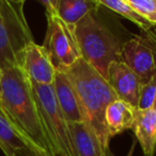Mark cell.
Here are the masks:
<instances>
[{
  "instance_id": "8992f818",
  "label": "cell",
  "mask_w": 156,
  "mask_h": 156,
  "mask_svg": "<svg viewBox=\"0 0 156 156\" xmlns=\"http://www.w3.org/2000/svg\"><path fill=\"white\" fill-rule=\"evenodd\" d=\"M45 8L47 30L43 47L48 52L56 69H64L81 58L76 42L74 27L69 26L57 15L58 0L41 1Z\"/></svg>"
},
{
  "instance_id": "5b68a950",
  "label": "cell",
  "mask_w": 156,
  "mask_h": 156,
  "mask_svg": "<svg viewBox=\"0 0 156 156\" xmlns=\"http://www.w3.org/2000/svg\"><path fill=\"white\" fill-rule=\"evenodd\" d=\"M33 95L44 130L55 156H77L69 126L58 105L52 85L31 81Z\"/></svg>"
},
{
  "instance_id": "5bb4252c",
  "label": "cell",
  "mask_w": 156,
  "mask_h": 156,
  "mask_svg": "<svg viewBox=\"0 0 156 156\" xmlns=\"http://www.w3.org/2000/svg\"><path fill=\"white\" fill-rule=\"evenodd\" d=\"M98 1L88 0H58L57 15L69 26L74 27L89 13L98 10Z\"/></svg>"
},
{
  "instance_id": "7a4b0ae2",
  "label": "cell",
  "mask_w": 156,
  "mask_h": 156,
  "mask_svg": "<svg viewBox=\"0 0 156 156\" xmlns=\"http://www.w3.org/2000/svg\"><path fill=\"white\" fill-rule=\"evenodd\" d=\"M65 72L75 89L85 123L95 134L104 150L109 147V138L105 126V111L112 101L117 100L108 81L83 59H79Z\"/></svg>"
},
{
  "instance_id": "e0dca14e",
  "label": "cell",
  "mask_w": 156,
  "mask_h": 156,
  "mask_svg": "<svg viewBox=\"0 0 156 156\" xmlns=\"http://www.w3.org/2000/svg\"><path fill=\"white\" fill-rule=\"evenodd\" d=\"M155 98H156V74L147 83L141 86L137 108L140 109V110H147V109L153 108Z\"/></svg>"
},
{
  "instance_id": "4fadbf2b",
  "label": "cell",
  "mask_w": 156,
  "mask_h": 156,
  "mask_svg": "<svg viewBox=\"0 0 156 156\" xmlns=\"http://www.w3.org/2000/svg\"><path fill=\"white\" fill-rule=\"evenodd\" d=\"M73 144L77 156H105V150L102 147L95 134L87 123H69Z\"/></svg>"
},
{
  "instance_id": "52a82bcc",
  "label": "cell",
  "mask_w": 156,
  "mask_h": 156,
  "mask_svg": "<svg viewBox=\"0 0 156 156\" xmlns=\"http://www.w3.org/2000/svg\"><path fill=\"white\" fill-rule=\"evenodd\" d=\"M122 61L136 74L141 86L156 74V33L136 35L122 44Z\"/></svg>"
},
{
  "instance_id": "30bf717a",
  "label": "cell",
  "mask_w": 156,
  "mask_h": 156,
  "mask_svg": "<svg viewBox=\"0 0 156 156\" xmlns=\"http://www.w3.org/2000/svg\"><path fill=\"white\" fill-rule=\"evenodd\" d=\"M52 87L56 100L67 123L85 122L75 89L65 72L57 69Z\"/></svg>"
},
{
  "instance_id": "7402d4cb",
  "label": "cell",
  "mask_w": 156,
  "mask_h": 156,
  "mask_svg": "<svg viewBox=\"0 0 156 156\" xmlns=\"http://www.w3.org/2000/svg\"><path fill=\"white\" fill-rule=\"evenodd\" d=\"M0 81H1V69H0Z\"/></svg>"
},
{
  "instance_id": "8fae6325",
  "label": "cell",
  "mask_w": 156,
  "mask_h": 156,
  "mask_svg": "<svg viewBox=\"0 0 156 156\" xmlns=\"http://www.w3.org/2000/svg\"><path fill=\"white\" fill-rule=\"evenodd\" d=\"M135 139L140 143L144 156H154L156 151V109H136L132 126Z\"/></svg>"
},
{
  "instance_id": "603a6c76",
  "label": "cell",
  "mask_w": 156,
  "mask_h": 156,
  "mask_svg": "<svg viewBox=\"0 0 156 156\" xmlns=\"http://www.w3.org/2000/svg\"><path fill=\"white\" fill-rule=\"evenodd\" d=\"M155 1H156V0H155Z\"/></svg>"
},
{
  "instance_id": "ba28073f",
  "label": "cell",
  "mask_w": 156,
  "mask_h": 156,
  "mask_svg": "<svg viewBox=\"0 0 156 156\" xmlns=\"http://www.w3.org/2000/svg\"><path fill=\"white\" fill-rule=\"evenodd\" d=\"M20 67L32 83L39 85L54 83L56 67L45 48L35 42L29 44L24 49Z\"/></svg>"
},
{
  "instance_id": "ffe728a7",
  "label": "cell",
  "mask_w": 156,
  "mask_h": 156,
  "mask_svg": "<svg viewBox=\"0 0 156 156\" xmlns=\"http://www.w3.org/2000/svg\"><path fill=\"white\" fill-rule=\"evenodd\" d=\"M28 151H29V150H28ZM28 151L25 152V153H23V154H20L18 156H28Z\"/></svg>"
},
{
  "instance_id": "ac0fdd59",
  "label": "cell",
  "mask_w": 156,
  "mask_h": 156,
  "mask_svg": "<svg viewBox=\"0 0 156 156\" xmlns=\"http://www.w3.org/2000/svg\"><path fill=\"white\" fill-rule=\"evenodd\" d=\"M136 143H137V140L135 139V140L133 141L132 147H130L129 151H128V153H127V155H126V156H133V154H134V151H135V147H136ZM104 155H105V156H115V154H113L112 152H111L110 147H107V149L105 150Z\"/></svg>"
},
{
  "instance_id": "d6986e66",
  "label": "cell",
  "mask_w": 156,
  "mask_h": 156,
  "mask_svg": "<svg viewBox=\"0 0 156 156\" xmlns=\"http://www.w3.org/2000/svg\"><path fill=\"white\" fill-rule=\"evenodd\" d=\"M28 156H54L50 155V154L46 153V152H42V151H28Z\"/></svg>"
},
{
  "instance_id": "3957f363",
  "label": "cell",
  "mask_w": 156,
  "mask_h": 156,
  "mask_svg": "<svg viewBox=\"0 0 156 156\" xmlns=\"http://www.w3.org/2000/svg\"><path fill=\"white\" fill-rule=\"evenodd\" d=\"M98 10L76 24L74 33L81 59L107 79L111 63L122 60V44L102 22Z\"/></svg>"
},
{
  "instance_id": "2e32d148",
  "label": "cell",
  "mask_w": 156,
  "mask_h": 156,
  "mask_svg": "<svg viewBox=\"0 0 156 156\" xmlns=\"http://www.w3.org/2000/svg\"><path fill=\"white\" fill-rule=\"evenodd\" d=\"M98 5L100 7H104L106 9H109L115 13L120 14L126 20H130L134 23L136 26H138L144 32L153 30L154 25L147 22L145 18H143L139 13H137L129 5H128L127 0H96Z\"/></svg>"
},
{
  "instance_id": "9a60e30c",
  "label": "cell",
  "mask_w": 156,
  "mask_h": 156,
  "mask_svg": "<svg viewBox=\"0 0 156 156\" xmlns=\"http://www.w3.org/2000/svg\"><path fill=\"white\" fill-rule=\"evenodd\" d=\"M0 150L5 156H18L28 151L26 142L0 112Z\"/></svg>"
},
{
  "instance_id": "44dd1931",
  "label": "cell",
  "mask_w": 156,
  "mask_h": 156,
  "mask_svg": "<svg viewBox=\"0 0 156 156\" xmlns=\"http://www.w3.org/2000/svg\"><path fill=\"white\" fill-rule=\"evenodd\" d=\"M153 108H155V109H156V98H155V102H154V106H153Z\"/></svg>"
},
{
  "instance_id": "277c9868",
  "label": "cell",
  "mask_w": 156,
  "mask_h": 156,
  "mask_svg": "<svg viewBox=\"0 0 156 156\" xmlns=\"http://www.w3.org/2000/svg\"><path fill=\"white\" fill-rule=\"evenodd\" d=\"M25 1L0 0V69L20 66L24 49L33 43Z\"/></svg>"
},
{
  "instance_id": "6da1fadb",
  "label": "cell",
  "mask_w": 156,
  "mask_h": 156,
  "mask_svg": "<svg viewBox=\"0 0 156 156\" xmlns=\"http://www.w3.org/2000/svg\"><path fill=\"white\" fill-rule=\"evenodd\" d=\"M0 112L30 151H42L54 155L37 110L31 81L20 66L1 71Z\"/></svg>"
},
{
  "instance_id": "9c48e42d",
  "label": "cell",
  "mask_w": 156,
  "mask_h": 156,
  "mask_svg": "<svg viewBox=\"0 0 156 156\" xmlns=\"http://www.w3.org/2000/svg\"><path fill=\"white\" fill-rule=\"evenodd\" d=\"M106 80L119 100L137 108L141 83L136 74L123 61L119 60L111 63Z\"/></svg>"
},
{
  "instance_id": "7c38bea8",
  "label": "cell",
  "mask_w": 156,
  "mask_h": 156,
  "mask_svg": "<svg viewBox=\"0 0 156 156\" xmlns=\"http://www.w3.org/2000/svg\"><path fill=\"white\" fill-rule=\"evenodd\" d=\"M136 109L119 98L112 101L107 106L105 111V126L109 140L125 130L132 129Z\"/></svg>"
}]
</instances>
